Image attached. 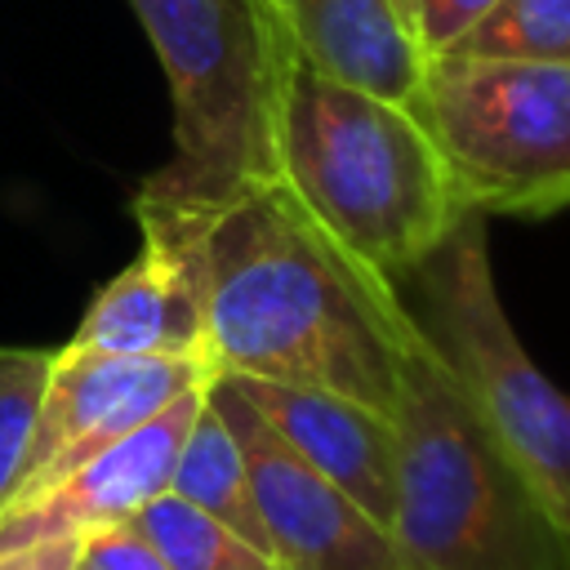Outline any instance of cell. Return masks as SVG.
<instances>
[{"label": "cell", "instance_id": "cell-1", "mask_svg": "<svg viewBox=\"0 0 570 570\" xmlns=\"http://www.w3.org/2000/svg\"><path fill=\"white\" fill-rule=\"evenodd\" d=\"M396 285L356 267L281 178L236 191L205 223V356L214 374L321 387L396 414Z\"/></svg>", "mask_w": 570, "mask_h": 570}, {"label": "cell", "instance_id": "cell-2", "mask_svg": "<svg viewBox=\"0 0 570 570\" xmlns=\"http://www.w3.org/2000/svg\"><path fill=\"white\" fill-rule=\"evenodd\" d=\"M276 178L370 276L396 285L468 214L428 120L294 58L281 94Z\"/></svg>", "mask_w": 570, "mask_h": 570}, {"label": "cell", "instance_id": "cell-3", "mask_svg": "<svg viewBox=\"0 0 570 570\" xmlns=\"http://www.w3.org/2000/svg\"><path fill=\"white\" fill-rule=\"evenodd\" d=\"M392 428V539L410 570H570V525L468 405L410 307Z\"/></svg>", "mask_w": 570, "mask_h": 570}, {"label": "cell", "instance_id": "cell-4", "mask_svg": "<svg viewBox=\"0 0 570 570\" xmlns=\"http://www.w3.org/2000/svg\"><path fill=\"white\" fill-rule=\"evenodd\" d=\"M174 102V160L134 200L214 214L276 178L281 94L294 67L285 18L267 0H129Z\"/></svg>", "mask_w": 570, "mask_h": 570}, {"label": "cell", "instance_id": "cell-5", "mask_svg": "<svg viewBox=\"0 0 570 570\" xmlns=\"http://www.w3.org/2000/svg\"><path fill=\"white\" fill-rule=\"evenodd\" d=\"M396 289L468 405L570 525V396L530 361L503 312L485 214L468 209Z\"/></svg>", "mask_w": 570, "mask_h": 570}, {"label": "cell", "instance_id": "cell-6", "mask_svg": "<svg viewBox=\"0 0 570 570\" xmlns=\"http://www.w3.org/2000/svg\"><path fill=\"white\" fill-rule=\"evenodd\" d=\"M423 120L468 209L543 218L570 205V62L441 53Z\"/></svg>", "mask_w": 570, "mask_h": 570}, {"label": "cell", "instance_id": "cell-7", "mask_svg": "<svg viewBox=\"0 0 570 570\" xmlns=\"http://www.w3.org/2000/svg\"><path fill=\"white\" fill-rule=\"evenodd\" d=\"M209 392L245 450L276 570H410L392 530L303 463L223 374L209 379Z\"/></svg>", "mask_w": 570, "mask_h": 570}, {"label": "cell", "instance_id": "cell-8", "mask_svg": "<svg viewBox=\"0 0 570 570\" xmlns=\"http://www.w3.org/2000/svg\"><path fill=\"white\" fill-rule=\"evenodd\" d=\"M138 254L89 298L62 347L120 356H205V223L209 214L134 200ZM209 361V356H205Z\"/></svg>", "mask_w": 570, "mask_h": 570}, {"label": "cell", "instance_id": "cell-9", "mask_svg": "<svg viewBox=\"0 0 570 570\" xmlns=\"http://www.w3.org/2000/svg\"><path fill=\"white\" fill-rule=\"evenodd\" d=\"M205 379H214V365L205 356H120L58 347L13 494L85 463Z\"/></svg>", "mask_w": 570, "mask_h": 570}, {"label": "cell", "instance_id": "cell-10", "mask_svg": "<svg viewBox=\"0 0 570 570\" xmlns=\"http://www.w3.org/2000/svg\"><path fill=\"white\" fill-rule=\"evenodd\" d=\"M209 383V379H205ZM205 383L169 401L156 419L102 445L62 476L13 494L0 508V552H18L45 539H80L89 530L129 521L147 499L169 490L178 445L200 410Z\"/></svg>", "mask_w": 570, "mask_h": 570}, {"label": "cell", "instance_id": "cell-11", "mask_svg": "<svg viewBox=\"0 0 570 570\" xmlns=\"http://www.w3.org/2000/svg\"><path fill=\"white\" fill-rule=\"evenodd\" d=\"M227 383L258 410V419L303 463H312L325 481H334L379 525L392 530L396 428L387 414L321 387H294V383H267V379H227Z\"/></svg>", "mask_w": 570, "mask_h": 570}, {"label": "cell", "instance_id": "cell-12", "mask_svg": "<svg viewBox=\"0 0 570 570\" xmlns=\"http://www.w3.org/2000/svg\"><path fill=\"white\" fill-rule=\"evenodd\" d=\"M276 9L303 67L423 116L432 58L392 0H276Z\"/></svg>", "mask_w": 570, "mask_h": 570}, {"label": "cell", "instance_id": "cell-13", "mask_svg": "<svg viewBox=\"0 0 570 570\" xmlns=\"http://www.w3.org/2000/svg\"><path fill=\"white\" fill-rule=\"evenodd\" d=\"M169 490L178 499H187L191 508L209 512L214 521L232 525L240 539H249L254 548H267V530H263V517H258V503H254V485H249V468H245V450L232 432V423L223 419L209 383H205V396H200V410L178 445V459H174V476H169Z\"/></svg>", "mask_w": 570, "mask_h": 570}, {"label": "cell", "instance_id": "cell-14", "mask_svg": "<svg viewBox=\"0 0 570 570\" xmlns=\"http://www.w3.org/2000/svg\"><path fill=\"white\" fill-rule=\"evenodd\" d=\"M129 521L156 543L169 570H276L263 548H254L209 512L191 508L174 490L147 499Z\"/></svg>", "mask_w": 570, "mask_h": 570}, {"label": "cell", "instance_id": "cell-15", "mask_svg": "<svg viewBox=\"0 0 570 570\" xmlns=\"http://www.w3.org/2000/svg\"><path fill=\"white\" fill-rule=\"evenodd\" d=\"M450 53L570 62V0H494V9Z\"/></svg>", "mask_w": 570, "mask_h": 570}, {"label": "cell", "instance_id": "cell-16", "mask_svg": "<svg viewBox=\"0 0 570 570\" xmlns=\"http://www.w3.org/2000/svg\"><path fill=\"white\" fill-rule=\"evenodd\" d=\"M58 347L0 343V508L13 499Z\"/></svg>", "mask_w": 570, "mask_h": 570}, {"label": "cell", "instance_id": "cell-17", "mask_svg": "<svg viewBox=\"0 0 570 570\" xmlns=\"http://www.w3.org/2000/svg\"><path fill=\"white\" fill-rule=\"evenodd\" d=\"M494 0H410V27L428 58L450 53L485 13Z\"/></svg>", "mask_w": 570, "mask_h": 570}, {"label": "cell", "instance_id": "cell-18", "mask_svg": "<svg viewBox=\"0 0 570 570\" xmlns=\"http://www.w3.org/2000/svg\"><path fill=\"white\" fill-rule=\"evenodd\" d=\"M80 561L89 570H169L156 543L134 521H116L80 534Z\"/></svg>", "mask_w": 570, "mask_h": 570}, {"label": "cell", "instance_id": "cell-19", "mask_svg": "<svg viewBox=\"0 0 570 570\" xmlns=\"http://www.w3.org/2000/svg\"><path fill=\"white\" fill-rule=\"evenodd\" d=\"M80 539H45L18 552H0V570H76Z\"/></svg>", "mask_w": 570, "mask_h": 570}, {"label": "cell", "instance_id": "cell-20", "mask_svg": "<svg viewBox=\"0 0 570 570\" xmlns=\"http://www.w3.org/2000/svg\"><path fill=\"white\" fill-rule=\"evenodd\" d=\"M392 4H396V9H401V18L410 22V0H392Z\"/></svg>", "mask_w": 570, "mask_h": 570}, {"label": "cell", "instance_id": "cell-21", "mask_svg": "<svg viewBox=\"0 0 570 570\" xmlns=\"http://www.w3.org/2000/svg\"><path fill=\"white\" fill-rule=\"evenodd\" d=\"M76 570H89V566H85V561H76Z\"/></svg>", "mask_w": 570, "mask_h": 570}, {"label": "cell", "instance_id": "cell-22", "mask_svg": "<svg viewBox=\"0 0 570 570\" xmlns=\"http://www.w3.org/2000/svg\"><path fill=\"white\" fill-rule=\"evenodd\" d=\"M267 4H276V0H267Z\"/></svg>", "mask_w": 570, "mask_h": 570}]
</instances>
